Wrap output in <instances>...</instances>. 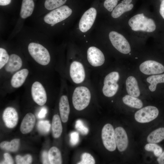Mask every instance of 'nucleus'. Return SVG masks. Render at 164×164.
Returning a JSON list of instances; mask_svg holds the SVG:
<instances>
[{"label": "nucleus", "mask_w": 164, "mask_h": 164, "mask_svg": "<svg viewBox=\"0 0 164 164\" xmlns=\"http://www.w3.org/2000/svg\"><path fill=\"white\" fill-rule=\"evenodd\" d=\"M72 10L67 5H62L50 11L44 16L43 22L47 26H53L69 17Z\"/></svg>", "instance_id": "f257e3e1"}, {"label": "nucleus", "mask_w": 164, "mask_h": 164, "mask_svg": "<svg viewBox=\"0 0 164 164\" xmlns=\"http://www.w3.org/2000/svg\"><path fill=\"white\" fill-rule=\"evenodd\" d=\"M132 30L152 32L155 30L156 26L152 19L145 16L143 13L137 14L130 18L128 22Z\"/></svg>", "instance_id": "f03ea898"}, {"label": "nucleus", "mask_w": 164, "mask_h": 164, "mask_svg": "<svg viewBox=\"0 0 164 164\" xmlns=\"http://www.w3.org/2000/svg\"><path fill=\"white\" fill-rule=\"evenodd\" d=\"M28 52L33 59L42 65L48 64L50 60V56L48 50L41 44L31 42L28 46Z\"/></svg>", "instance_id": "7ed1b4c3"}, {"label": "nucleus", "mask_w": 164, "mask_h": 164, "mask_svg": "<svg viewBox=\"0 0 164 164\" xmlns=\"http://www.w3.org/2000/svg\"><path fill=\"white\" fill-rule=\"evenodd\" d=\"M91 99V93L87 87L80 86L74 89L72 97V103L74 108L81 111L89 105Z\"/></svg>", "instance_id": "20e7f679"}, {"label": "nucleus", "mask_w": 164, "mask_h": 164, "mask_svg": "<svg viewBox=\"0 0 164 164\" xmlns=\"http://www.w3.org/2000/svg\"><path fill=\"white\" fill-rule=\"evenodd\" d=\"M119 79V73L116 71L111 72L105 76L102 90L105 96L111 97L116 94L119 87L117 82Z\"/></svg>", "instance_id": "39448f33"}, {"label": "nucleus", "mask_w": 164, "mask_h": 164, "mask_svg": "<svg viewBox=\"0 0 164 164\" xmlns=\"http://www.w3.org/2000/svg\"><path fill=\"white\" fill-rule=\"evenodd\" d=\"M109 38L113 46L118 51L124 54H128L131 50L129 43L121 34L114 31L111 32Z\"/></svg>", "instance_id": "423d86ee"}, {"label": "nucleus", "mask_w": 164, "mask_h": 164, "mask_svg": "<svg viewBox=\"0 0 164 164\" xmlns=\"http://www.w3.org/2000/svg\"><path fill=\"white\" fill-rule=\"evenodd\" d=\"M159 114V111L156 107L149 106L137 111L135 114V118L138 122L148 123L155 119Z\"/></svg>", "instance_id": "0eeeda50"}, {"label": "nucleus", "mask_w": 164, "mask_h": 164, "mask_svg": "<svg viewBox=\"0 0 164 164\" xmlns=\"http://www.w3.org/2000/svg\"><path fill=\"white\" fill-rule=\"evenodd\" d=\"M101 137L103 145L108 150L114 151L116 144L114 137V130L110 124H107L103 127L101 132Z\"/></svg>", "instance_id": "6e6552de"}, {"label": "nucleus", "mask_w": 164, "mask_h": 164, "mask_svg": "<svg viewBox=\"0 0 164 164\" xmlns=\"http://www.w3.org/2000/svg\"><path fill=\"white\" fill-rule=\"evenodd\" d=\"M97 15L95 8L91 7L87 10L81 17L79 22L80 30L85 32L89 30L93 25Z\"/></svg>", "instance_id": "1a4fd4ad"}, {"label": "nucleus", "mask_w": 164, "mask_h": 164, "mask_svg": "<svg viewBox=\"0 0 164 164\" xmlns=\"http://www.w3.org/2000/svg\"><path fill=\"white\" fill-rule=\"evenodd\" d=\"M70 75L75 83L80 84L82 83L86 77L85 69L83 64L77 61L72 62L70 66Z\"/></svg>", "instance_id": "9d476101"}, {"label": "nucleus", "mask_w": 164, "mask_h": 164, "mask_svg": "<svg viewBox=\"0 0 164 164\" xmlns=\"http://www.w3.org/2000/svg\"><path fill=\"white\" fill-rule=\"evenodd\" d=\"M140 71L146 75H152L162 73L164 72V66L162 64L154 60H148L140 65Z\"/></svg>", "instance_id": "9b49d317"}, {"label": "nucleus", "mask_w": 164, "mask_h": 164, "mask_svg": "<svg viewBox=\"0 0 164 164\" xmlns=\"http://www.w3.org/2000/svg\"><path fill=\"white\" fill-rule=\"evenodd\" d=\"M31 93L33 100L39 105H43L46 102V92L43 86L39 82L35 81L32 84Z\"/></svg>", "instance_id": "f8f14e48"}, {"label": "nucleus", "mask_w": 164, "mask_h": 164, "mask_svg": "<svg viewBox=\"0 0 164 164\" xmlns=\"http://www.w3.org/2000/svg\"><path fill=\"white\" fill-rule=\"evenodd\" d=\"M87 57L89 63L94 67L100 66L105 61L104 56L102 52L97 48L94 46L88 48Z\"/></svg>", "instance_id": "ddd939ff"}, {"label": "nucleus", "mask_w": 164, "mask_h": 164, "mask_svg": "<svg viewBox=\"0 0 164 164\" xmlns=\"http://www.w3.org/2000/svg\"><path fill=\"white\" fill-rule=\"evenodd\" d=\"M114 137L116 146L121 152L125 151L128 145V139L126 132L123 128L117 127L114 130Z\"/></svg>", "instance_id": "4468645a"}, {"label": "nucleus", "mask_w": 164, "mask_h": 164, "mask_svg": "<svg viewBox=\"0 0 164 164\" xmlns=\"http://www.w3.org/2000/svg\"><path fill=\"white\" fill-rule=\"evenodd\" d=\"M3 119L5 125L9 128H13L17 125L18 120V113L12 107H8L4 110Z\"/></svg>", "instance_id": "2eb2a0df"}, {"label": "nucleus", "mask_w": 164, "mask_h": 164, "mask_svg": "<svg viewBox=\"0 0 164 164\" xmlns=\"http://www.w3.org/2000/svg\"><path fill=\"white\" fill-rule=\"evenodd\" d=\"M36 118L34 115L31 113L27 114L23 118L20 126L21 132L23 134L30 132L35 125Z\"/></svg>", "instance_id": "dca6fc26"}, {"label": "nucleus", "mask_w": 164, "mask_h": 164, "mask_svg": "<svg viewBox=\"0 0 164 164\" xmlns=\"http://www.w3.org/2000/svg\"><path fill=\"white\" fill-rule=\"evenodd\" d=\"M132 0H123L117 5L112 11V17L117 18L125 12L131 10L133 7V4L131 3Z\"/></svg>", "instance_id": "f3484780"}, {"label": "nucleus", "mask_w": 164, "mask_h": 164, "mask_svg": "<svg viewBox=\"0 0 164 164\" xmlns=\"http://www.w3.org/2000/svg\"><path fill=\"white\" fill-rule=\"evenodd\" d=\"M22 61L18 55L12 53L9 55L8 62L6 64L5 69L8 72H13L19 69L22 67Z\"/></svg>", "instance_id": "a211bd4d"}, {"label": "nucleus", "mask_w": 164, "mask_h": 164, "mask_svg": "<svg viewBox=\"0 0 164 164\" xmlns=\"http://www.w3.org/2000/svg\"><path fill=\"white\" fill-rule=\"evenodd\" d=\"M59 109L61 120L63 122H67L70 112V107L68 99L65 95L62 96L59 103Z\"/></svg>", "instance_id": "6ab92c4d"}, {"label": "nucleus", "mask_w": 164, "mask_h": 164, "mask_svg": "<svg viewBox=\"0 0 164 164\" xmlns=\"http://www.w3.org/2000/svg\"><path fill=\"white\" fill-rule=\"evenodd\" d=\"M29 74L28 70L23 69L16 73L12 77L11 86L14 88L20 87L25 82Z\"/></svg>", "instance_id": "aec40b11"}, {"label": "nucleus", "mask_w": 164, "mask_h": 164, "mask_svg": "<svg viewBox=\"0 0 164 164\" xmlns=\"http://www.w3.org/2000/svg\"><path fill=\"white\" fill-rule=\"evenodd\" d=\"M126 91L128 95L135 97H138L140 94V91L138 82L134 77L130 76L126 81Z\"/></svg>", "instance_id": "412c9836"}, {"label": "nucleus", "mask_w": 164, "mask_h": 164, "mask_svg": "<svg viewBox=\"0 0 164 164\" xmlns=\"http://www.w3.org/2000/svg\"><path fill=\"white\" fill-rule=\"evenodd\" d=\"M35 7L33 0H22L21 5L20 16L22 19L29 17L33 13Z\"/></svg>", "instance_id": "4be33fe9"}, {"label": "nucleus", "mask_w": 164, "mask_h": 164, "mask_svg": "<svg viewBox=\"0 0 164 164\" xmlns=\"http://www.w3.org/2000/svg\"><path fill=\"white\" fill-rule=\"evenodd\" d=\"M164 139V128H160L152 132L147 138L149 143H157Z\"/></svg>", "instance_id": "5701e85b"}, {"label": "nucleus", "mask_w": 164, "mask_h": 164, "mask_svg": "<svg viewBox=\"0 0 164 164\" xmlns=\"http://www.w3.org/2000/svg\"><path fill=\"white\" fill-rule=\"evenodd\" d=\"M52 127L53 137L55 138L60 137L62 132L63 128L61 119L59 115L55 114L53 116Z\"/></svg>", "instance_id": "b1692460"}, {"label": "nucleus", "mask_w": 164, "mask_h": 164, "mask_svg": "<svg viewBox=\"0 0 164 164\" xmlns=\"http://www.w3.org/2000/svg\"><path fill=\"white\" fill-rule=\"evenodd\" d=\"M123 103L128 106L137 109H140L143 105L142 101L136 97L126 95L122 98Z\"/></svg>", "instance_id": "393cba45"}, {"label": "nucleus", "mask_w": 164, "mask_h": 164, "mask_svg": "<svg viewBox=\"0 0 164 164\" xmlns=\"http://www.w3.org/2000/svg\"><path fill=\"white\" fill-rule=\"evenodd\" d=\"M48 155L50 164H62L61 154L59 150L56 147H51L49 150Z\"/></svg>", "instance_id": "a878e982"}, {"label": "nucleus", "mask_w": 164, "mask_h": 164, "mask_svg": "<svg viewBox=\"0 0 164 164\" xmlns=\"http://www.w3.org/2000/svg\"><path fill=\"white\" fill-rule=\"evenodd\" d=\"M146 80L150 84L149 90L153 92L155 90L157 84L164 83V74L151 76L147 78Z\"/></svg>", "instance_id": "bb28decb"}, {"label": "nucleus", "mask_w": 164, "mask_h": 164, "mask_svg": "<svg viewBox=\"0 0 164 164\" xmlns=\"http://www.w3.org/2000/svg\"><path fill=\"white\" fill-rule=\"evenodd\" d=\"M20 144V139L15 138L12 140L10 142L3 141L0 144L1 148L11 152H16L19 149Z\"/></svg>", "instance_id": "cd10ccee"}, {"label": "nucleus", "mask_w": 164, "mask_h": 164, "mask_svg": "<svg viewBox=\"0 0 164 164\" xmlns=\"http://www.w3.org/2000/svg\"><path fill=\"white\" fill-rule=\"evenodd\" d=\"M67 0H46L44 7L46 9L51 11L63 5Z\"/></svg>", "instance_id": "c85d7f7f"}, {"label": "nucleus", "mask_w": 164, "mask_h": 164, "mask_svg": "<svg viewBox=\"0 0 164 164\" xmlns=\"http://www.w3.org/2000/svg\"><path fill=\"white\" fill-rule=\"evenodd\" d=\"M144 148L147 151L153 152L154 155L157 157L159 156L162 152V148L155 143H149L146 144Z\"/></svg>", "instance_id": "c756f323"}, {"label": "nucleus", "mask_w": 164, "mask_h": 164, "mask_svg": "<svg viewBox=\"0 0 164 164\" xmlns=\"http://www.w3.org/2000/svg\"><path fill=\"white\" fill-rule=\"evenodd\" d=\"M37 127L38 130L41 133L46 134L49 132L51 125L48 121L41 120L38 122Z\"/></svg>", "instance_id": "7c9ffc66"}, {"label": "nucleus", "mask_w": 164, "mask_h": 164, "mask_svg": "<svg viewBox=\"0 0 164 164\" xmlns=\"http://www.w3.org/2000/svg\"><path fill=\"white\" fill-rule=\"evenodd\" d=\"M9 55L6 50L0 48V69H1L8 61Z\"/></svg>", "instance_id": "2f4dec72"}, {"label": "nucleus", "mask_w": 164, "mask_h": 164, "mask_svg": "<svg viewBox=\"0 0 164 164\" xmlns=\"http://www.w3.org/2000/svg\"><path fill=\"white\" fill-rule=\"evenodd\" d=\"M81 160L78 164H94L95 161L93 157L89 153L85 152L82 154Z\"/></svg>", "instance_id": "473e14b6"}, {"label": "nucleus", "mask_w": 164, "mask_h": 164, "mask_svg": "<svg viewBox=\"0 0 164 164\" xmlns=\"http://www.w3.org/2000/svg\"><path fill=\"white\" fill-rule=\"evenodd\" d=\"M15 160L17 164H29L32 163V158L29 154H27L23 157L17 155L15 157Z\"/></svg>", "instance_id": "72a5a7b5"}, {"label": "nucleus", "mask_w": 164, "mask_h": 164, "mask_svg": "<svg viewBox=\"0 0 164 164\" xmlns=\"http://www.w3.org/2000/svg\"><path fill=\"white\" fill-rule=\"evenodd\" d=\"M75 127L78 131L83 135H86L88 133V128L85 126L83 122L80 120L79 119L76 121Z\"/></svg>", "instance_id": "f704fd0d"}, {"label": "nucleus", "mask_w": 164, "mask_h": 164, "mask_svg": "<svg viewBox=\"0 0 164 164\" xmlns=\"http://www.w3.org/2000/svg\"><path fill=\"white\" fill-rule=\"evenodd\" d=\"M118 0H105L104 6L108 11L111 12L117 4Z\"/></svg>", "instance_id": "c9c22d12"}, {"label": "nucleus", "mask_w": 164, "mask_h": 164, "mask_svg": "<svg viewBox=\"0 0 164 164\" xmlns=\"http://www.w3.org/2000/svg\"><path fill=\"white\" fill-rule=\"evenodd\" d=\"M70 142L72 145H76L79 140V133L77 132H73L70 135Z\"/></svg>", "instance_id": "e433bc0d"}, {"label": "nucleus", "mask_w": 164, "mask_h": 164, "mask_svg": "<svg viewBox=\"0 0 164 164\" xmlns=\"http://www.w3.org/2000/svg\"><path fill=\"white\" fill-rule=\"evenodd\" d=\"M4 160L1 162L0 164H12L14 161L10 155L7 153H5L4 155Z\"/></svg>", "instance_id": "4c0bfd02"}, {"label": "nucleus", "mask_w": 164, "mask_h": 164, "mask_svg": "<svg viewBox=\"0 0 164 164\" xmlns=\"http://www.w3.org/2000/svg\"><path fill=\"white\" fill-rule=\"evenodd\" d=\"M42 159L43 164H50L48 153L46 151H44L43 153Z\"/></svg>", "instance_id": "58836bf2"}, {"label": "nucleus", "mask_w": 164, "mask_h": 164, "mask_svg": "<svg viewBox=\"0 0 164 164\" xmlns=\"http://www.w3.org/2000/svg\"><path fill=\"white\" fill-rule=\"evenodd\" d=\"M47 113V110L45 107L43 108L38 114L37 116L39 118H45Z\"/></svg>", "instance_id": "ea45409f"}, {"label": "nucleus", "mask_w": 164, "mask_h": 164, "mask_svg": "<svg viewBox=\"0 0 164 164\" xmlns=\"http://www.w3.org/2000/svg\"><path fill=\"white\" fill-rule=\"evenodd\" d=\"M161 3L159 9V13L163 19H164V0H160Z\"/></svg>", "instance_id": "a19ab883"}, {"label": "nucleus", "mask_w": 164, "mask_h": 164, "mask_svg": "<svg viewBox=\"0 0 164 164\" xmlns=\"http://www.w3.org/2000/svg\"><path fill=\"white\" fill-rule=\"evenodd\" d=\"M157 161L159 164H164V151L158 157Z\"/></svg>", "instance_id": "79ce46f5"}, {"label": "nucleus", "mask_w": 164, "mask_h": 164, "mask_svg": "<svg viewBox=\"0 0 164 164\" xmlns=\"http://www.w3.org/2000/svg\"><path fill=\"white\" fill-rule=\"evenodd\" d=\"M12 0H0L1 6H6L9 4Z\"/></svg>", "instance_id": "37998d69"}]
</instances>
